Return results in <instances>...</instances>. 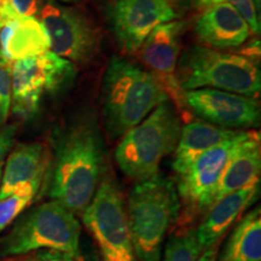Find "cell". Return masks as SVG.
Here are the masks:
<instances>
[{
    "label": "cell",
    "mask_w": 261,
    "mask_h": 261,
    "mask_svg": "<svg viewBox=\"0 0 261 261\" xmlns=\"http://www.w3.org/2000/svg\"><path fill=\"white\" fill-rule=\"evenodd\" d=\"M75 64L51 51L11 64V109L22 119L37 113L42 94L57 92L73 83Z\"/></svg>",
    "instance_id": "52a82bcc"
},
{
    "label": "cell",
    "mask_w": 261,
    "mask_h": 261,
    "mask_svg": "<svg viewBox=\"0 0 261 261\" xmlns=\"http://www.w3.org/2000/svg\"><path fill=\"white\" fill-rule=\"evenodd\" d=\"M180 132L177 112L168 100L163 102L122 136L115 150L117 166L138 181L155 177L162 160L174 151Z\"/></svg>",
    "instance_id": "5b68a950"
},
{
    "label": "cell",
    "mask_w": 261,
    "mask_h": 261,
    "mask_svg": "<svg viewBox=\"0 0 261 261\" xmlns=\"http://www.w3.org/2000/svg\"><path fill=\"white\" fill-rule=\"evenodd\" d=\"M28 261H33V260H28Z\"/></svg>",
    "instance_id": "1f68e13d"
},
{
    "label": "cell",
    "mask_w": 261,
    "mask_h": 261,
    "mask_svg": "<svg viewBox=\"0 0 261 261\" xmlns=\"http://www.w3.org/2000/svg\"><path fill=\"white\" fill-rule=\"evenodd\" d=\"M44 174L34 178L22 188L0 200V232L17 219L31 205L40 189Z\"/></svg>",
    "instance_id": "44dd1931"
},
{
    "label": "cell",
    "mask_w": 261,
    "mask_h": 261,
    "mask_svg": "<svg viewBox=\"0 0 261 261\" xmlns=\"http://www.w3.org/2000/svg\"><path fill=\"white\" fill-rule=\"evenodd\" d=\"M11 109V64L0 61V125L8 119Z\"/></svg>",
    "instance_id": "d4e9b609"
},
{
    "label": "cell",
    "mask_w": 261,
    "mask_h": 261,
    "mask_svg": "<svg viewBox=\"0 0 261 261\" xmlns=\"http://www.w3.org/2000/svg\"><path fill=\"white\" fill-rule=\"evenodd\" d=\"M194 32L198 41L215 50L241 46L252 34L240 12L225 3L201 9Z\"/></svg>",
    "instance_id": "5bb4252c"
},
{
    "label": "cell",
    "mask_w": 261,
    "mask_h": 261,
    "mask_svg": "<svg viewBox=\"0 0 261 261\" xmlns=\"http://www.w3.org/2000/svg\"><path fill=\"white\" fill-rule=\"evenodd\" d=\"M42 6V0H0V28L17 19L35 17Z\"/></svg>",
    "instance_id": "603a6c76"
},
{
    "label": "cell",
    "mask_w": 261,
    "mask_h": 261,
    "mask_svg": "<svg viewBox=\"0 0 261 261\" xmlns=\"http://www.w3.org/2000/svg\"><path fill=\"white\" fill-rule=\"evenodd\" d=\"M75 261H99V260H98V256L93 252L92 253L91 252H89V253L79 252Z\"/></svg>",
    "instance_id": "f1b7e54d"
},
{
    "label": "cell",
    "mask_w": 261,
    "mask_h": 261,
    "mask_svg": "<svg viewBox=\"0 0 261 261\" xmlns=\"http://www.w3.org/2000/svg\"><path fill=\"white\" fill-rule=\"evenodd\" d=\"M15 135H16L15 126L4 127V128L0 130V181H2L3 171H4L6 158H8L9 152L11 151L12 146H14Z\"/></svg>",
    "instance_id": "484cf974"
},
{
    "label": "cell",
    "mask_w": 261,
    "mask_h": 261,
    "mask_svg": "<svg viewBox=\"0 0 261 261\" xmlns=\"http://www.w3.org/2000/svg\"><path fill=\"white\" fill-rule=\"evenodd\" d=\"M261 211L254 208L233 228L218 261H260Z\"/></svg>",
    "instance_id": "ffe728a7"
},
{
    "label": "cell",
    "mask_w": 261,
    "mask_h": 261,
    "mask_svg": "<svg viewBox=\"0 0 261 261\" xmlns=\"http://www.w3.org/2000/svg\"><path fill=\"white\" fill-rule=\"evenodd\" d=\"M217 254H218L217 244H214V246L202 250L198 261H217Z\"/></svg>",
    "instance_id": "83f0119b"
},
{
    "label": "cell",
    "mask_w": 261,
    "mask_h": 261,
    "mask_svg": "<svg viewBox=\"0 0 261 261\" xmlns=\"http://www.w3.org/2000/svg\"><path fill=\"white\" fill-rule=\"evenodd\" d=\"M177 80L182 91L214 89L252 98L261 91V73L255 61L202 45L182 52L177 64Z\"/></svg>",
    "instance_id": "277c9868"
},
{
    "label": "cell",
    "mask_w": 261,
    "mask_h": 261,
    "mask_svg": "<svg viewBox=\"0 0 261 261\" xmlns=\"http://www.w3.org/2000/svg\"><path fill=\"white\" fill-rule=\"evenodd\" d=\"M220 3H225L236 9L249 25L252 34H260V15L255 8L254 0H194L195 6L200 10Z\"/></svg>",
    "instance_id": "cb8c5ba5"
},
{
    "label": "cell",
    "mask_w": 261,
    "mask_h": 261,
    "mask_svg": "<svg viewBox=\"0 0 261 261\" xmlns=\"http://www.w3.org/2000/svg\"><path fill=\"white\" fill-rule=\"evenodd\" d=\"M243 130L240 136L214 146L195 159L184 174L179 175L177 190L185 203L197 211L208 210L214 202L218 185L228 160L238 143L249 135Z\"/></svg>",
    "instance_id": "7c38bea8"
},
{
    "label": "cell",
    "mask_w": 261,
    "mask_h": 261,
    "mask_svg": "<svg viewBox=\"0 0 261 261\" xmlns=\"http://www.w3.org/2000/svg\"><path fill=\"white\" fill-rule=\"evenodd\" d=\"M84 224L99 246L103 261H136L123 198L109 177L83 212Z\"/></svg>",
    "instance_id": "ba28073f"
},
{
    "label": "cell",
    "mask_w": 261,
    "mask_h": 261,
    "mask_svg": "<svg viewBox=\"0 0 261 261\" xmlns=\"http://www.w3.org/2000/svg\"><path fill=\"white\" fill-rule=\"evenodd\" d=\"M81 226L74 213L56 201L39 204L18 218L0 240V255L16 256L41 249L77 255Z\"/></svg>",
    "instance_id": "8992f818"
},
{
    "label": "cell",
    "mask_w": 261,
    "mask_h": 261,
    "mask_svg": "<svg viewBox=\"0 0 261 261\" xmlns=\"http://www.w3.org/2000/svg\"><path fill=\"white\" fill-rule=\"evenodd\" d=\"M40 22L50 39L51 52L57 56L83 64L92 61L99 52V28L81 10L48 2L40 10Z\"/></svg>",
    "instance_id": "9c48e42d"
},
{
    "label": "cell",
    "mask_w": 261,
    "mask_h": 261,
    "mask_svg": "<svg viewBox=\"0 0 261 261\" xmlns=\"http://www.w3.org/2000/svg\"><path fill=\"white\" fill-rule=\"evenodd\" d=\"M46 162V149L40 143H24L16 146L6 158L0 181V200L45 174Z\"/></svg>",
    "instance_id": "d6986e66"
},
{
    "label": "cell",
    "mask_w": 261,
    "mask_h": 261,
    "mask_svg": "<svg viewBox=\"0 0 261 261\" xmlns=\"http://www.w3.org/2000/svg\"><path fill=\"white\" fill-rule=\"evenodd\" d=\"M188 29L187 21H171L156 27L140 46V58L160 80L168 96L184 106L182 91L177 80V64L181 38Z\"/></svg>",
    "instance_id": "4fadbf2b"
},
{
    "label": "cell",
    "mask_w": 261,
    "mask_h": 261,
    "mask_svg": "<svg viewBox=\"0 0 261 261\" xmlns=\"http://www.w3.org/2000/svg\"><path fill=\"white\" fill-rule=\"evenodd\" d=\"M243 130L227 129L202 120L181 127L180 137L174 149L172 167L179 175L184 174L192 161L204 151L240 136Z\"/></svg>",
    "instance_id": "ac0fdd59"
},
{
    "label": "cell",
    "mask_w": 261,
    "mask_h": 261,
    "mask_svg": "<svg viewBox=\"0 0 261 261\" xmlns=\"http://www.w3.org/2000/svg\"><path fill=\"white\" fill-rule=\"evenodd\" d=\"M201 253L196 230L189 228L171 237L166 244L162 261H198Z\"/></svg>",
    "instance_id": "7402d4cb"
},
{
    "label": "cell",
    "mask_w": 261,
    "mask_h": 261,
    "mask_svg": "<svg viewBox=\"0 0 261 261\" xmlns=\"http://www.w3.org/2000/svg\"><path fill=\"white\" fill-rule=\"evenodd\" d=\"M182 100L202 121L221 128H248L260 122V104L252 97L214 89H197L184 91Z\"/></svg>",
    "instance_id": "8fae6325"
},
{
    "label": "cell",
    "mask_w": 261,
    "mask_h": 261,
    "mask_svg": "<svg viewBox=\"0 0 261 261\" xmlns=\"http://www.w3.org/2000/svg\"><path fill=\"white\" fill-rule=\"evenodd\" d=\"M50 2H55V3H61V4H74V3L80 2V0H50Z\"/></svg>",
    "instance_id": "f546056e"
},
{
    "label": "cell",
    "mask_w": 261,
    "mask_h": 261,
    "mask_svg": "<svg viewBox=\"0 0 261 261\" xmlns=\"http://www.w3.org/2000/svg\"><path fill=\"white\" fill-rule=\"evenodd\" d=\"M50 50L47 32L37 17H25L10 22L0 28L2 60L12 64L15 61L38 56Z\"/></svg>",
    "instance_id": "e0dca14e"
},
{
    "label": "cell",
    "mask_w": 261,
    "mask_h": 261,
    "mask_svg": "<svg viewBox=\"0 0 261 261\" xmlns=\"http://www.w3.org/2000/svg\"><path fill=\"white\" fill-rule=\"evenodd\" d=\"M106 148L92 119H80L57 133L48 195L71 213H83L96 194Z\"/></svg>",
    "instance_id": "6da1fadb"
},
{
    "label": "cell",
    "mask_w": 261,
    "mask_h": 261,
    "mask_svg": "<svg viewBox=\"0 0 261 261\" xmlns=\"http://www.w3.org/2000/svg\"><path fill=\"white\" fill-rule=\"evenodd\" d=\"M180 212L173 179L155 177L137 182L127 202V221L135 255L140 261H161L166 234Z\"/></svg>",
    "instance_id": "3957f363"
},
{
    "label": "cell",
    "mask_w": 261,
    "mask_h": 261,
    "mask_svg": "<svg viewBox=\"0 0 261 261\" xmlns=\"http://www.w3.org/2000/svg\"><path fill=\"white\" fill-rule=\"evenodd\" d=\"M76 255L55 249H41L35 254L33 261H75Z\"/></svg>",
    "instance_id": "4316f807"
},
{
    "label": "cell",
    "mask_w": 261,
    "mask_h": 261,
    "mask_svg": "<svg viewBox=\"0 0 261 261\" xmlns=\"http://www.w3.org/2000/svg\"><path fill=\"white\" fill-rule=\"evenodd\" d=\"M260 136L255 130H250L249 135L238 143L228 160L215 192L214 202L231 192L260 181Z\"/></svg>",
    "instance_id": "2e32d148"
},
{
    "label": "cell",
    "mask_w": 261,
    "mask_h": 261,
    "mask_svg": "<svg viewBox=\"0 0 261 261\" xmlns=\"http://www.w3.org/2000/svg\"><path fill=\"white\" fill-rule=\"evenodd\" d=\"M103 117L110 139L138 125L168 94L151 71L126 58L114 56L103 76Z\"/></svg>",
    "instance_id": "7a4b0ae2"
},
{
    "label": "cell",
    "mask_w": 261,
    "mask_h": 261,
    "mask_svg": "<svg viewBox=\"0 0 261 261\" xmlns=\"http://www.w3.org/2000/svg\"><path fill=\"white\" fill-rule=\"evenodd\" d=\"M108 21L125 54H136L158 25L178 18L172 0H113L107 9Z\"/></svg>",
    "instance_id": "30bf717a"
},
{
    "label": "cell",
    "mask_w": 261,
    "mask_h": 261,
    "mask_svg": "<svg viewBox=\"0 0 261 261\" xmlns=\"http://www.w3.org/2000/svg\"><path fill=\"white\" fill-rule=\"evenodd\" d=\"M0 61H3L2 60V51H0Z\"/></svg>",
    "instance_id": "4dcf8cb0"
},
{
    "label": "cell",
    "mask_w": 261,
    "mask_h": 261,
    "mask_svg": "<svg viewBox=\"0 0 261 261\" xmlns=\"http://www.w3.org/2000/svg\"><path fill=\"white\" fill-rule=\"evenodd\" d=\"M260 181H255L241 190L233 191L215 201L208 210L207 217L196 230L201 249L217 244L228 227L257 198Z\"/></svg>",
    "instance_id": "9a60e30c"
}]
</instances>
